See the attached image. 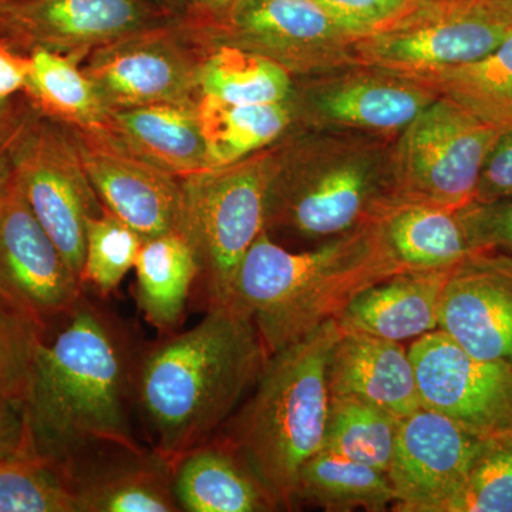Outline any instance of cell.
Returning <instances> with one entry per match:
<instances>
[{
  "label": "cell",
  "instance_id": "35",
  "mask_svg": "<svg viewBox=\"0 0 512 512\" xmlns=\"http://www.w3.org/2000/svg\"><path fill=\"white\" fill-rule=\"evenodd\" d=\"M444 512H512V431L487 440Z\"/></svg>",
  "mask_w": 512,
  "mask_h": 512
},
{
  "label": "cell",
  "instance_id": "40",
  "mask_svg": "<svg viewBox=\"0 0 512 512\" xmlns=\"http://www.w3.org/2000/svg\"><path fill=\"white\" fill-rule=\"evenodd\" d=\"M512 197V128L501 131L485 158L474 201L487 202Z\"/></svg>",
  "mask_w": 512,
  "mask_h": 512
},
{
  "label": "cell",
  "instance_id": "28",
  "mask_svg": "<svg viewBox=\"0 0 512 512\" xmlns=\"http://www.w3.org/2000/svg\"><path fill=\"white\" fill-rule=\"evenodd\" d=\"M402 77L424 84L500 131L512 128V29L476 62Z\"/></svg>",
  "mask_w": 512,
  "mask_h": 512
},
{
  "label": "cell",
  "instance_id": "13",
  "mask_svg": "<svg viewBox=\"0 0 512 512\" xmlns=\"http://www.w3.org/2000/svg\"><path fill=\"white\" fill-rule=\"evenodd\" d=\"M409 355L421 407L483 439L511 433V369L470 355L440 329L414 340Z\"/></svg>",
  "mask_w": 512,
  "mask_h": 512
},
{
  "label": "cell",
  "instance_id": "39",
  "mask_svg": "<svg viewBox=\"0 0 512 512\" xmlns=\"http://www.w3.org/2000/svg\"><path fill=\"white\" fill-rule=\"evenodd\" d=\"M39 456L33 443L26 404L0 394V464Z\"/></svg>",
  "mask_w": 512,
  "mask_h": 512
},
{
  "label": "cell",
  "instance_id": "5",
  "mask_svg": "<svg viewBox=\"0 0 512 512\" xmlns=\"http://www.w3.org/2000/svg\"><path fill=\"white\" fill-rule=\"evenodd\" d=\"M279 141L225 167L183 178L184 224L210 306H227L239 265L266 231V198Z\"/></svg>",
  "mask_w": 512,
  "mask_h": 512
},
{
  "label": "cell",
  "instance_id": "21",
  "mask_svg": "<svg viewBox=\"0 0 512 512\" xmlns=\"http://www.w3.org/2000/svg\"><path fill=\"white\" fill-rule=\"evenodd\" d=\"M451 269L400 272L369 286L336 318L340 330L403 342L439 329Z\"/></svg>",
  "mask_w": 512,
  "mask_h": 512
},
{
  "label": "cell",
  "instance_id": "22",
  "mask_svg": "<svg viewBox=\"0 0 512 512\" xmlns=\"http://www.w3.org/2000/svg\"><path fill=\"white\" fill-rule=\"evenodd\" d=\"M197 104L161 103L109 111L99 131L128 153L185 178L211 170Z\"/></svg>",
  "mask_w": 512,
  "mask_h": 512
},
{
  "label": "cell",
  "instance_id": "14",
  "mask_svg": "<svg viewBox=\"0 0 512 512\" xmlns=\"http://www.w3.org/2000/svg\"><path fill=\"white\" fill-rule=\"evenodd\" d=\"M174 19L147 0H8L0 37L23 53L49 50L82 63L99 47Z\"/></svg>",
  "mask_w": 512,
  "mask_h": 512
},
{
  "label": "cell",
  "instance_id": "25",
  "mask_svg": "<svg viewBox=\"0 0 512 512\" xmlns=\"http://www.w3.org/2000/svg\"><path fill=\"white\" fill-rule=\"evenodd\" d=\"M377 224L396 261L407 271L453 268L474 254L458 210L429 202L393 200Z\"/></svg>",
  "mask_w": 512,
  "mask_h": 512
},
{
  "label": "cell",
  "instance_id": "10",
  "mask_svg": "<svg viewBox=\"0 0 512 512\" xmlns=\"http://www.w3.org/2000/svg\"><path fill=\"white\" fill-rule=\"evenodd\" d=\"M507 28L477 0H431L353 45L359 66L399 76L476 62L503 42Z\"/></svg>",
  "mask_w": 512,
  "mask_h": 512
},
{
  "label": "cell",
  "instance_id": "42",
  "mask_svg": "<svg viewBox=\"0 0 512 512\" xmlns=\"http://www.w3.org/2000/svg\"><path fill=\"white\" fill-rule=\"evenodd\" d=\"M28 74V53L20 52L5 37H0V109L23 96Z\"/></svg>",
  "mask_w": 512,
  "mask_h": 512
},
{
  "label": "cell",
  "instance_id": "33",
  "mask_svg": "<svg viewBox=\"0 0 512 512\" xmlns=\"http://www.w3.org/2000/svg\"><path fill=\"white\" fill-rule=\"evenodd\" d=\"M0 512H76L72 484L40 456L0 464Z\"/></svg>",
  "mask_w": 512,
  "mask_h": 512
},
{
  "label": "cell",
  "instance_id": "30",
  "mask_svg": "<svg viewBox=\"0 0 512 512\" xmlns=\"http://www.w3.org/2000/svg\"><path fill=\"white\" fill-rule=\"evenodd\" d=\"M296 501L330 512H383L393 507L396 497L384 471L320 450L299 471Z\"/></svg>",
  "mask_w": 512,
  "mask_h": 512
},
{
  "label": "cell",
  "instance_id": "2",
  "mask_svg": "<svg viewBox=\"0 0 512 512\" xmlns=\"http://www.w3.org/2000/svg\"><path fill=\"white\" fill-rule=\"evenodd\" d=\"M268 356L254 319L231 306H210L194 328L151 349L138 399L158 456L174 464L207 443L254 389Z\"/></svg>",
  "mask_w": 512,
  "mask_h": 512
},
{
  "label": "cell",
  "instance_id": "18",
  "mask_svg": "<svg viewBox=\"0 0 512 512\" xmlns=\"http://www.w3.org/2000/svg\"><path fill=\"white\" fill-rule=\"evenodd\" d=\"M400 272L407 269L396 261L380 229L376 239L362 251L254 316L266 352L271 356L305 338L323 323L338 318L360 292Z\"/></svg>",
  "mask_w": 512,
  "mask_h": 512
},
{
  "label": "cell",
  "instance_id": "44",
  "mask_svg": "<svg viewBox=\"0 0 512 512\" xmlns=\"http://www.w3.org/2000/svg\"><path fill=\"white\" fill-rule=\"evenodd\" d=\"M485 15L504 28L512 29V0H477Z\"/></svg>",
  "mask_w": 512,
  "mask_h": 512
},
{
  "label": "cell",
  "instance_id": "31",
  "mask_svg": "<svg viewBox=\"0 0 512 512\" xmlns=\"http://www.w3.org/2000/svg\"><path fill=\"white\" fill-rule=\"evenodd\" d=\"M201 94L238 106L291 99L295 77L268 57L234 46L205 47Z\"/></svg>",
  "mask_w": 512,
  "mask_h": 512
},
{
  "label": "cell",
  "instance_id": "26",
  "mask_svg": "<svg viewBox=\"0 0 512 512\" xmlns=\"http://www.w3.org/2000/svg\"><path fill=\"white\" fill-rule=\"evenodd\" d=\"M195 110L211 168L238 163L274 146L295 128L289 100L238 106L201 94Z\"/></svg>",
  "mask_w": 512,
  "mask_h": 512
},
{
  "label": "cell",
  "instance_id": "32",
  "mask_svg": "<svg viewBox=\"0 0 512 512\" xmlns=\"http://www.w3.org/2000/svg\"><path fill=\"white\" fill-rule=\"evenodd\" d=\"M399 421L359 397L330 394L322 450L387 473Z\"/></svg>",
  "mask_w": 512,
  "mask_h": 512
},
{
  "label": "cell",
  "instance_id": "7",
  "mask_svg": "<svg viewBox=\"0 0 512 512\" xmlns=\"http://www.w3.org/2000/svg\"><path fill=\"white\" fill-rule=\"evenodd\" d=\"M185 25L204 47L234 46L258 53L295 79L359 66L353 55L359 37L316 0H239L215 22Z\"/></svg>",
  "mask_w": 512,
  "mask_h": 512
},
{
  "label": "cell",
  "instance_id": "46",
  "mask_svg": "<svg viewBox=\"0 0 512 512\" xmlns=\"http://www.w3.org/2000/svg\"><path fill=\"white\" fill-rule=\"evenodd\" d=\"M409 2L414 3V5H423V3L431 2V0H409Z\"/></svg>",
  "mask_w": 512,
  "mask_h": 512
},
{
  "label": "cell",
  "instance_id": "29",
  "mask_svg": "<svg viewBox=\"0 0 512 512\" xmlns=\"http://www.w3.org/2000/svg\"><path fill=\"white\" fill-rule=\"evenodd\" d=\"M23 96L47 119L83 131H99L109 111L104 109L82 63L73 57L32 50Z\"/></svg>",
  "mask_w": 512,
  "mask_h": 512
},
{
  "label": "cell",
  "instance_id": "16",
  "mask_svg": "<svg viewBox=\"0 0 512 512\" xmlns=\"http://www.w3.org/2000/svg\"><path fill=\"white\" fill-rule=\"evenodd\" d=\"M70 130L87 177L106 210L143 241L183 232V178L128 153L103 134Z\"/></svg>",
  "mask_w": 512,
  "mask_h": 512
},
{
  "label": "cell",
  "instance_id": "36",
  "mask_svg": "<svg viewBox=\"0 0 512 512\" xmlns=\"http://www.w3.org/2000/svg\"><path fill=\"white\" fill-rule=\"evenodd\" d=\"M43 332L0 305V394L28 403Z\"/></svg>",
  "mask_w": 512,
  "mask_h": 512
},
{
  "label": "cell",
  "instance_id": "1",
  "mask_svg": "<svg viewBox=\"0 0 512 512\" xmlns=\"http://www.w3.org/2000/svg\"><path fill=\"white\" fill-rule=\"evenodd\" d=\"M128 353L119 330L80 299L37 349L26 412L37 454L67 478L99 448L144 453L127 412Z\"/></svg>",
  "mask_w": 512,
  "mask_h": 512
},
{
  "label": "cell",
  "instance_id": "27",
  "mask_svg": "<svg viewBox=\"0 0 512 512\" xmlns=\"http://www.w3.org/2000/svg\"><path fill=\"white\" fill-rule=\"evenodd\" d=\"M137 301L148 322L168 332L183 318L191 285L200 276L194 248L183 232L147 239L138 252Z\"/></svg>",
  "mask_w": 512,
  "mask_h": 512
},
{
  "label": "cell",
  "instance_id": "9",
  "mask_svg": "<svg viewBox=\"0 0 512 512\" xmlns=\"http://www.w3.org/2000/svg\"><path fill=\"white\" fill-rule=\"evenodd\" d=\"M205 50L183 19H174L99 47L82 70L107 111L197 104Z\"/></svg>",
  "mask_w": 512,
  "mask_h": 512
},
{
  "label": "cell",
  "instance_id": "47",
  "mask_svg": "<svg viewBox=\"0 0 512 512\" xmlns=\"http://www.w3.org/2000/svg\"><path fill=\"white\" fill-rule=\"evenodd\" d=\"M6 0H0V12H2L3 5H5Z\"/></svg>",
  "mask_w": 512,
  "mask_h": 512
},
{
  "label": "cell",
  "instance_id": "4",
  "mask_svg": "<svg viewBox=\"0 0 512 512\" xmlns=\"http://www.w3.org/2000/svg\"><path fill=\"white\" fill-rule=\"evenodd\" d=\"M340 335L336 319L272 353L225 441L279 507H295L299 471L322 450L328 419V360Z\"/></svg>",
  "mask_w": 512,
  "mask_h": 512
},
{
  "label": "cell",
  "instance_id": "43",
  "mask_svg": "<svg viewBox=\"0 0 512 512\" xmlns=\"http://www.w3.org/2000/svg\"><path fill=\"white\" fill-rule=\"evenodd\" d=\"M238 2L239 0H194L187 15L181 19L191 26L208 25L227 15Z\"/></svg>",
  "mask_w": 512,
  "mask_h": 512
},
{
  "label": "cell",
  "instance_id": "23",
  "mask_svg": "<svg viewBox=\"0 0 512 512\" xmlns=\"http://www.w3.org/2000/svg\"><path fill=\"white\" fill-rule=\"evenodd\" d=\"M174 491L181 511L281 510L265 485L227 441L201 444L174 463Z\"/></svg>",
  "mask_w": 512,
  "mask_h": 512
},
{
  "label": "cell",
  "instance_id": "38",
  "mask_svg": "<svg viewBox=\"0 0 512 512\" xmlns=\"http://www.w3.org/2000/svg\"><path fill=\"white\" fill-rule=\"evenodd\" d=\"M357 37L386 28L417 6L409 0H316Z\"/></svg>",
  "mask_w": 512,
  "mask_h": 512
},
{
  "label": "cell",
  "instance_id": "48",
  "mask_svg": "<svg viewBox=\"0 0 512 512\" xmlns=\"http://www.w3.org/2000/svg\"><path fill=\"white\" fill-rule=\"evenodd\" d=\"M6 2H8V0H6Z\"/></svg>",
  "mask_w": 512,
  "mask_h": 512
},
{
  "label": "cell",
  "instance_id": "15",
  "mask_svg": "<svg viewBox=\"0 0 512 512\" xmlns=\"http://www.w3.org/2000/svg\"><path fill=\"white\" fill-rule=\"evenodd\" d=\"M487 440L424 407L400 419L387 470L396 497L392 510L446 511Z\"/></svg>",
  "mask_w": 512,
  "mask_h": 512
},
{
  "label": "cell",
  "instance_id": "45",
  "mask_svg": "<svg viewBox=\"0 0 512 512\" xmlns=\"http://www.w3.org/2000/svg\"><path fill=\"white\" fill-rule=\"evenodd\" d=\"M147 2L156 6V8L163 10L167 15L181 19L187 15L194 0H147Z\"/></svg>",
  "mask_w": 512,
  "mask_h": 512
},
{
  "label": "cell",
  "instance_id": "20",
  "mask_svg": "<svg viewBox=\"0 0 512 512\" xmlns=\"http://www.w3.org/2000/svg\"><path fill=\"white\" fill-rule=\"evenodd\" d=\"M330 394L356 396L403 419L421 407L416 372L402 342L342 332L328 360Z\"/></svg>",
  "mask_w": 512,
  "mask_h": 512
},
{
  "label": "cell",
  "instance_id": "3",
  "mask_svg": "<svg viewBox=\"0 0 512 512\" xmlns=\"http://www.w3.org/2000/svg\"><path fill=\"white\" fill-rule=\"evenodd\" d=\"M389 138L293 128L279 141L266 231L332 239L369 224L396 200Z\"/></svg>",
  "mask_w": 512,
  "mask_h": 512
},
{
  "label": "cell",
  "instance_id": "34",
  "mask_svg": "<svg viewBox=\"0 0 512 512\" xmlns=\"http://www.w3.org/2000/svg\"><path fill=\"white\" fill-rule=\"evenodd\" d=\"M143 242L133 228L103 208L87 221L82 285H92L100 295L116 291L136 266Z\"/></svg>",
  "mask_w": 512,
  "mask_h": 512
},
{
  "label": "cell",
  "instance_id": "6",
  "mask_svg": "<svg viewBox=\"0 0 512 512\" xmlns=\"http://www.w3.org/2000/svg\"><path fill=\"white\" fill-rule=\"evenodd\" d=\"M500 134L460 104L437 97L393 141L396 200L453 210L470 204L485 158Z\"/></svg>",
  "mask_w": 512,
  "mask_h": 512
},
{
  "label": "cell",
  "instance_id": "24",
  "mask_svg": "<svg viewBox=\"0 0 512 512\" xmlns=\"http://www.w3.org/2000/svg\"><path fill=\"white\" fill-rule=\"evenodd\" d=\"M72 483L76 512L181 511L174 491V464L147 453H126L117 463L94 464Z\"/></svg>",
  "mask_w": 512,
  "mask_h": 512
},
{
  "label": "cell",
  "instance_id": "41",
  "mask_svg": "<svg viewBox=\"0 0 512 512\" xmlns=\"http://www.w3.org/2000/svg\"><path fill=\"white\" fill-rule=\"evenodd\" d=\"M36 113L25 96L0 109V181L5 180L12 171L15 148Z\"/></svg>",
  "mask_w": 512,
  "mask_h": 512
},
{
  "label": "cell",
  "instance_id": "37",
  "mask_svg": "<svg viewBox=\"0 0 512 512\" xmlns=\"http://www.w3.org/2000/svg\"><path fill=\"white\" fill-rule=\"evenodd\" d=\"M474 251H495L512 258V197L458 208Z\"/></svg>",
  "mask_w": 512,
  "mask_h": 512
},
{
  "label": "cell",
  "instance_id": "11",
  "mask_svg": "<svg viewBox=\"0 0 512 512\" xmlns=\"http://www.w3.org/2000/svg\"><path fill=\"white\" fill-rule=\"evenodd\" d=\"M439 97L424 84L365 66L295 79L291 106L302 130L396 140Z\"/></svg>",
  "mask_w": 512,
  "mask_h": 512
},
{
  "label": "cell",
  "instance_id": "17",
  "mask_svg": "<svg viewBox=\"0 0 512 512\" xmlns=\"http://www.w3.org/2000/svg\"><path fill=\"white\" fill-rule=\"evenodd\" d=\"M439 329L470 355L512 370L511 256L478 251L453 266Z\"/></svg>",
  "mask_w": 512,
  "mask_h": 512
},
{
  "label": "cell",
  "instance_id": "19",
  "mask_svg": "<svg viewBox=\"0 0 512 512\" xmlns=\"http://www.w3.org/2000/svg\"><path fill=\"white\" fill-rule=\"evenodd\" d=\"M377 234L379 224L375 220L328 239L312 251L291 252L275 244L268 231H264L239 265L227 306L254 319L259 312L284 301L315 276L357 254Z\"/></svg>",
  "mask_w": 512,
  "mask_h": 512
},
{
  "label": "cell",
  "instance_id": "8",
  "mask_svg": "<svg viewBox=\"0 0 512 512\" xmlns=\"http://www.w3.org/2000/svg\"><path fill=\"white\" fill-rule=\"evenodd\" d=\"M12 173L37 221L82 282L87 221L104 207L73 131L36 113L15 148Z\"/></svg>",
  "mask_w": 512,
  "mask_h": 512
},
{
  "label": "cell",
  "instance_id": "12",
  "mask_svg": "<svg viewBox=\"0 0 512 512\" xmlns=\"http://www.w3.org/2000/svg\"><path fill=\"white\" fill-rule=\"evenodd\" d=\"M82 282L37 221L12 171L0 181V305L40 332L66 319Z\"/></svg>",
  "mask_w": 512,
  "mask_h": 512
}]
</instances>
